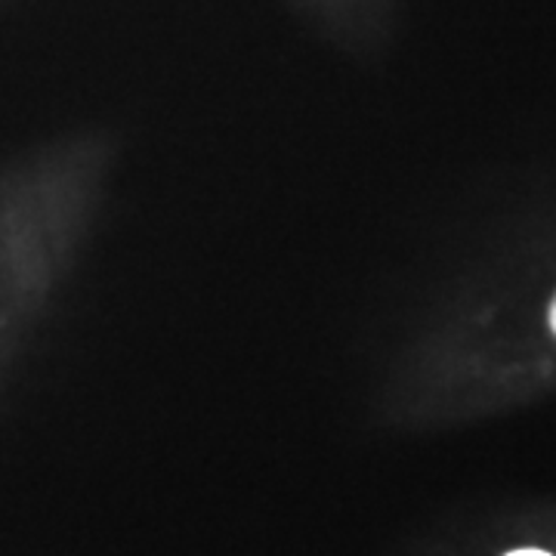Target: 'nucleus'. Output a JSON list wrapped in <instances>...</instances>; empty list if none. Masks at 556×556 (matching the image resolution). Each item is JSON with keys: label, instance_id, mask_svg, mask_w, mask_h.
Masks as SVG:
<instances>
[{"label": "nucleus", "instance_id": "obj_2", "mask_svg": "<svg viewBox=\"0 0 556 556\" xmlns=\"http://www.w3.org/2000/svg\"><path fill=\"white\" fill-rule=\"evenodd\" d=\"M551 328H554V334H556V300L551 303Z\"/></svg>", "mask_w": 556, "mask_h": 556}, {"label": "nucleus", "instance_id": "obj_1", "mask_svg": "<svg viewBox=\"0 0 556 556\" xmlns=\"http://www.w3.org/2000/svg\"><path fill=\"white\" fill-rule=\"evenodd\" d=\"M507 556H551V554H544V551H514V554H507Z\"/></svg>", "mask_w": 556, "mask_h": 556}]
</instances>
